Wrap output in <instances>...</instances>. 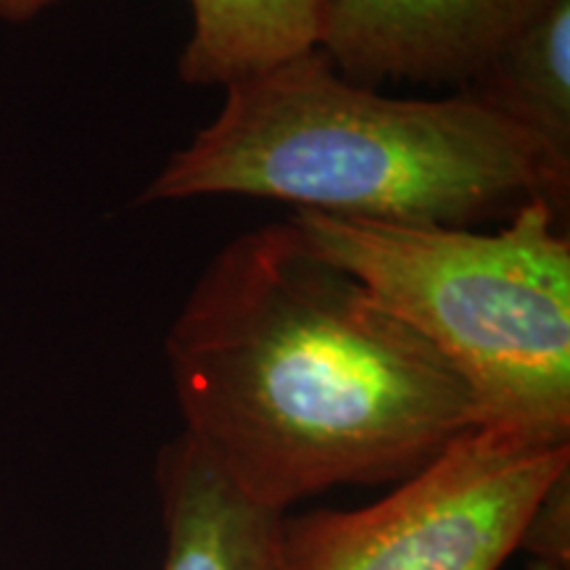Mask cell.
<instances>
[{
	"label": "cell",
	"mask_w": 570,
	"mask_h": 570,
	"mask_svg": "<svg viewBox=\"0 0 570 570\" xmlns=\"http://www.w3.org/2000/svg\"><path fill=\"white\" fill-rule=\"evenodd\" d=\"M183 433L283 512L399 487L481 428L460 375L291 219L212 256L164 338Z\"/></svg>",
	"instance_id": "6da1fadb"
},
{
	"label": "cell",
	"mask_w": 570,
	"mask_h": 570,
	"mask_svg": "<svg viewBox=\"0 0 570 570\" xmlns=\"http://www.w3.org/2000/svg\"><path fill=\"white\" fill-rule=\"evenodd\" d=\"M248 196L294 212L475 227L547 202L568 219L570 169L479 98H391L315 48L225 88L140 204Z\"/></svg>",
	"instance_id": "7a4b0ae2"
},
{
	"label": "cell",
	"mask_w": 570,
	"mask_h": 570,
	"mask_svg": "<svg viewBox=\"0 0 570 570\" xmlns=\"http://www.w3.org/2000/svg\"><path fill=\"white\" fill-rule=\"evenodd\" d=\"M344 269L465 383L481 428L570 444L568 219L533 202L499 230L294 212Z\"/></svg>",
	"instance_id": "3957f363"
},
{
	"label": "cell",
	"mask_w": 570,
	"mask_h": 570,
	"mask_svg": "<svg viewBox=\"0 0 570 570\" xmlns=\"http://www.w3.org/2000/svg\"><path fill=\"white\" fill-rule=\"evenodd\" d=\"M570 444L475 428L360 510L283 520L285 570H502Z\"/></svg>",
	"instance_id": "277c9868"
},
{
	"label": "cell",
	"mask_w": 570,
	"mask_h": 570,
	"mask_svg": "<svg viewBox=\"0 0 570 570\" xmlns=\"http://www.w3.org/2000/svg\"><path fill=\"white\" fill-rule=\"evenodd\" d=\"M554 0H331L320 51L348 80L458 85Z\"/></svg>",
	"instance_id": "5b68a950"
},
{
	"label": "cell",
	"mask_w": 570,
	"mask_h": 570,
	"mask_svg": "<svg viewBox=\"0 0 570 570\" xmlns=\"http://www.w3.org/2000/svg\"><path fill=\"white\" fill-rule=\"evenodd\" d=\"M161 570H285L283 512L246 497L180 431L154 462Z\"/></svg>",
	"instance_id": "8992f818"
},
{
	"label": "cell",
	"mask_w": 570,
	"mask_h": 570,
	"mask_svg": "<svg viewBox=\"0 0 570 570\" xmlns=\"http://www.w3.org/2000/svg\"><path fill=\"white\" fill-rule=\"evenodd\" d=\"M331 0H190L194 30L177 75L196 88H227L315 51Z\"/></svg>",
	"instance_id": "52a82bcc"
},
{
	"label": "cell",
	"mask_w": 570,
	"mask_h": 570,
	"mask_svg": "<svg viewBox=\"0 0 570 570\" xmlns=\"http://www.w3.org/2000/svg\"><path fill=\"white\" fill-rule=\"evenodd\" d=\"M460 90L510 119L570 169V0L547 6Z\"/></svg>",
	"instance_id": "ba28073f"
},
{
	"label": "cell",
	"mask_w": 570,
	"mask_h": 570,
	"mask_svg": "<svg viewBox=\"0 0 570 570\" xmlns=\"http://www.w3.org/2000/svg\"><path fill=\"white\" fill-rule=\"evenodd\" d=\"M518 550L529 554V570H570V468L533 504Z\"/></svg>",
	"instance_id": "9c48e42d"
},
{
	"label": "cell",
	"mask_w": 570,
	"mask_h": 570,
	"mask_svg": "<svg viewBox=\"0 0 570 570\" xmlns=\"http://www.w3.org/2000/svg\"><path fill=\"white\" fill-rule=\"evenodd\" d=\"M63 0H0V21L9 24H24V21L38 19L40 13L56 9Z\"/></svg>",
	"instance_id": "30bf717a"
}]
</instances>
